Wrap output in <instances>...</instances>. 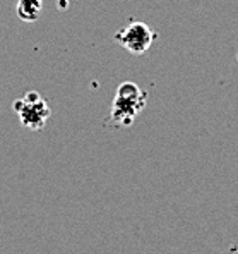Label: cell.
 Segmentation results:
<instances>
[{
    "mask_svg": "<svg viewBox=\"0 0 238 254\" xmlns=\"http://www.w3.org/2000/svg\"><path fill=\"white\" fill-rule=\"evenodd\" d=\"M14 112L19 115L21 124L31 130H42L51 114L48 103L38 91H29L22 98L16 100Z\"/></svg>",
    "mask_w": 238,
    "mask_h": 254,
    "instance_id": "cell-2",
    "label": "cell"
},
{
    "mask_svg": "<svg viewBox=\"0 0 238 254\" xmlns=\"http://www.w3.org/2000/svg\"><path fill=\"white\" fill-rule=\"evenodd\" d=\"M147 103L146 91L136 83H122L115 93V100L111 103V122L117 127H129L134 124L137 115L144 110Z\"/></svg>",
    "mask_w": 238,
    "mask_h": 254,
    "instance_id": "cell-1",
    "label": "cell"
},
{
    "mask_svg": "<svg viewBox=\"0 0 238 254\" xmlns=\"http://www.w3.org/2000/svg\"><path fill=\"white\" fill-rule=\"evenodd\" d=\"M42 9H43V0H19L16 7L19 19L26 22L38 21L40 14H42Z\"/></svg>",
    "mask_w": 238,
    "mask_h": 254,
    "instance_id": "cell-4",
    "label": "cell"
},
{
    "mask_svg": "<svg viewBox=\"0 0 238 254\" xmlns=\"http://www.w3.org/2000/svg\"><path fill=\"white\" fill-rule=\"evenodd\" d=\"M113 38L120 47L129 50L130 54L143 55L151 48L152 42L156 40V33L146 22L134 21L125 26V28H122Z\"/></svg>",
    "mask_w": 238,
    "mask_h": 254,
    "instance_id": "cell-3",
    "label": "cell"
}]
</instances>
